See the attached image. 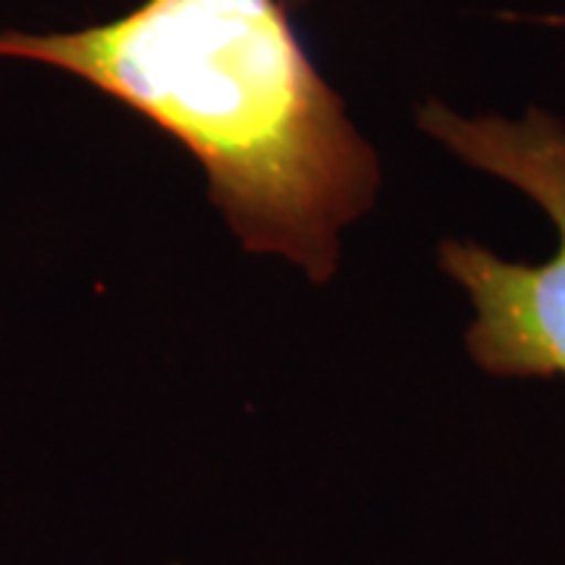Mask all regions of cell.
I'll use <instances>...</instances> for the list:
<instances>
[{"label":"cell","mask_w":565,"mask_h":565,"mask_svg":"<svg viewBox=\"0 0 565 565\" xmlns=\"http://www.w3.org/2000/svg\"><path fill=\"white\" fill-rule=\"evenodd\" d=\"M282 3H286V10H289V7H305L308 0H282Z\"/></svg>","instance_id":"277c9868"},{"label":"cell","mask_w":565,"mask_h":565,"mask_svg":"<svg viewBox=\"0 0 565 565\" xmlns=\"http://www.w3.org/2000/svg\"><path fill=\"white\" fill-rule=\"evenodd\" d=\"M415 122L465 167L519 189L556 230L541 264L509 262L475 239H444L437 262L471 305L465 352L490 377H565V120L531 104L525 114H462L440 98Z\"/></svg>","instance_id":"7a4b0ae2"},{"label":"cell","mask_w":565,"mask_h":565,"mask_svg":"<svg viewBox=\"0 0 565 565\" xmlns=\"http://www.w3.org/2000/svg\"><path fill=\"white\" fill-rule=\"evenodd\" d=\"M541 25H553V29H565V13H546V17H534Z\"/></svg>","instance_id":"3957f363"},{"label":"cell","mask_w":565,"mask_h":565,"mask_svg":"<svg viewBox=\"0 0 565 565\" xmlns=\"http://www.w3.org/2000/svg\"><path fill=\"white\" fill-rule=\"evenodd\" d=\"M0 61L98 88L199 161L211 204L252 255L337 277L374 207L381 161L308 61L282 0H141L117 20L0 29Z\"/></svg>","instance_id":"6da1fadb"}]
</instances>
